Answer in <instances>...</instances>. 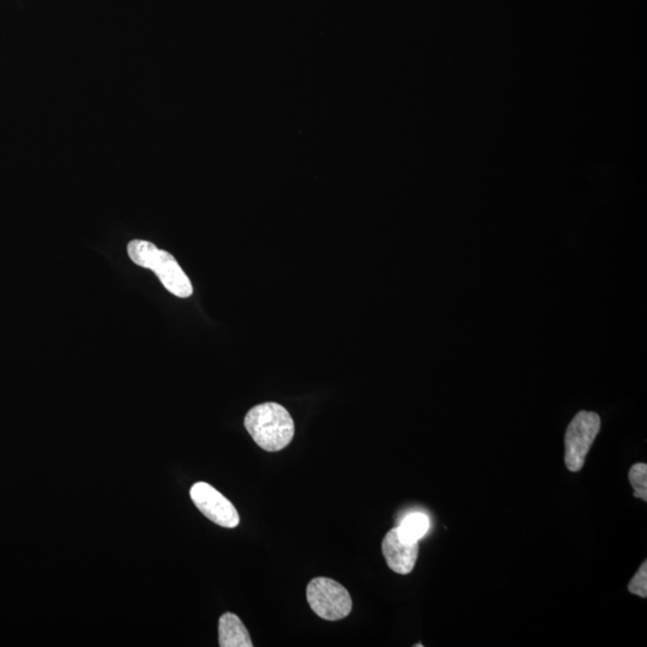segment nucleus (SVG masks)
<instances>
[{
  "label": "nucleus",
  "instance_id": "f257e3e1",
  "mask_svg": "<svg viewBox=\"0 0 647 647\" xmlns=\"http://www.w3.org/2000/svg\"><path fill=\"white\" fill-rule=\"evenodd\" d=\"M244 425L260 449L268 452L286 449L295 434L293 417L281 404L274 402L252 408L245 417Z\"/></svg>",
  "mask_w": 647,
  "mask_h": 647
},
{
  "label": "nucleus",
  "instance_id": "f03ea898",
  "mask_svg": "<svg viewBox=\"0 0 647 647\" xmlns=\"http://www.w3.org/2000/svg\"><path fill=\"white\" fill-rule=\"evenodd\" d=\"M129 257L141 268L154 271L169 293L178 298H190L193 287L190 278L171 253L160 250L144 240H133L128 246Z\"/></svg>",
  "mask_w": 647,
  "mask_h": 647
},
{
  "label": "nucleus",
  "instance_id": "7ed1b4c3",
  "mask_svg": "<svg viewBox=\"0 0 647 647\" xmlns=\"http://www.w3.org/2000/svg\"><path fill=\"white\" fill-rule=\"evenodd\" d=\"M307 601L314 614L328 621L346 619L353 609L348 590L330 578H314L307 586Z\"/></svg>",
  "mask_w": 647,
  "mask_h": 647
},
{
  "label": "nucleus",
  "instance_id": "20e7f679",
  "mask_svg": "<svg viewBox=\"0 0 647 647\" xmlns=\"http://www.w3.org/2000/svg\"><path fill=\"white\" fill-rule=\"evenodd\" d=\"M601 431V417L594 411H579L565 435V464L571 473L582 470L592 444Z\"/></svg>",
  "mask_w": 647,
  "mask_h": 647
},
{
  "label": "nucleus",
  "instance_id": "39448f33",
  "mask_svg": "<svg viewBox=\"0 0 647 647\" xmlns=\"http://www.w3.org/2000/svg\"><path fill=\"white\" fill-rule=\"evenodd\" d=\"M190 495L193 504L211 522L228 529L237 528L240 524V516L235 506L209 483H196L192 486Z\"/></svg>",
  "mask_w": 647,
  "mask_h": 647
},
{
  "label": "nucleus",
  "instance_id": "423d86ee",
  "mask_svg": "<svg viewBox=\"0 0 647 647\" xmlns=\"http://www.w3.org/2000/svg\"><path fill=\"white\" fill-rule=\"evenodd\" d=\"M382 549L390 570L403 576L413 572L419 556V542L403 541L397 528H393L386 534Z\"/></svg>",
  "mask_w": 647,
  "mask_h": 647
},
{
  "label": "nucleus",
  "instance_id": "0eeeda50",
  "mask_svg": "<svg viewBox=\"0 0 647 647\" xmlns=\"http://www.w3.org/2000/svg\"><path fill=\"white\" fill-rule=\"evenodd\" d=\"M219 643L221 647H252L249 631L233 613H226L219 621Z\"/></svg>",
  "mask_w": 647,
  "mask_h": 647
},
{
  "label": "nucleus",
  "instance_id": "6e6552de",
  "mask_svg": "<svg viewBox=\"0 0 647 647\" xmlns=\"http://www.w3.org/2000/svg\"><path fill=\"white\" fill-rule=\"evenodd\" d=\"M429 526H431L429 518L423 513L416 512L405 517L397 530L403 541L419 542L422 537L426 536Z\"/></svg>",
  "mask_w": 647,
  "mask_h": 647
},
{
  "label": "nucleus",
  "instance_id": "1a4fd4ad",
  "mask_svg": "<svg viewBox=\"0 0 647 647\" xmlns=\"http://www.w3.org/2000/svg\"><path fill=\"white\" fill-rule=\"evenodd\" d=\"M630 483L634 489V497L647 501V465L634 464L630 470Z\"/></svg>",
  "mask_w": 647,
  "mask_h": 647
},
{
  "label": "nucleus",
  "instance_id": "9d476101",
  "mask_svg": "<svg viewBox=\"0 0 647 647\" xmlns=\"http://www.w3.org/2000/svg\"><path fill=\"white\" fill-rule=\"evenodd\" d=\"M628 590L631 594L637 595L642 598L647 597V561H644V564L640 566L639 571L636 573L628 584Z\"/></svg>",
  "mask_w": 647,
  "mask_h": 647
}]
</instances>
